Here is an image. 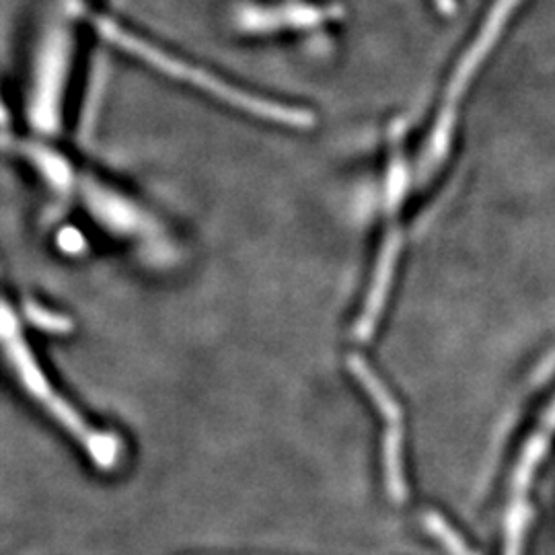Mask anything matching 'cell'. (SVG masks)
I'll return each mask as SVG.
<instances>
[{
	"instance_id": "cell-8",
	"label": "cell",
	"mask_w": 555,
	"mask_h": 555,
	"mask_svg": "<svg viewBox=\"0 0 555 555\" xmlns=\"http://www.w3.org/2000/svg\"><path fill=\"white\" fill-rule=\"evenodd\" d=\"M66 243H62V247L66 249V251H70V254H75V251H80L82 249V245H85V241L80 235H77L75 231H68L66 233Z\"/></svg>"
},
{
	"instance_id": "cell-5",
	"label": "cell",
	"mask_w": 555,
	"mask_h": 555,
	"mask_svg": "<svg viewBox=\"0 0 555 555\" xmlns=\"http://www.w3.org/2000/svg\"><path fill=\"white\" fill-rule=\"evenodd\" d=\"M518 4H520V0H496L494 2L488 20L483 21V25L479 29L476 43L469 48V52L465 54V59L461 60V64L456 68L455 77L451 82V91H449V100L455 101L463 93V89L467 87V82L479 68V64L490 54L492 46L496 43L504 25L508 23Z\"/></svg>"
},
{
	"instance_id": "cell-2",
	"label": "cell",
	"mask_w": 555,
	"mask_h": 555,
	"mask_svg": "<svg viewBox=\"0 0 555 555\" xmlns=\"http://www.w3.org/2000/svg\"><path fill=\"white\" fill-rule=\"evenodd\" d=\"M0 332H2L7 357L11 360L13 371L20 375L27 393L36 397L48 410V414H52L64 430H68L73 437L79 440L100 469H105V472L114 469L119 463V455H121L119 438L93 430V426H89L87 420L80 416L79 412L64 397H60L59 391H54V387L48 383L38 360L34 358L25 337L21 334L20 321L15 318V313L7 300L2 305Z\"/></svg>"
},
{
	"instance_id": "cell-7",
	"label": "cell",
	"mask_w": 555,
	"mask_h": 555,
	"mask_svg": "<svg viewBox=\"0 0 555 555\" xmlns=\"http://www.w3.org/2000/svg\"><path fill=\"white\" fill-rule=\"evenodd\" d=\"M424 522H426V527L430 529V533L438 537V539L447 545V550H449L451 554L474 555L467 550L465 541L456 535L455 531H453V527H451L442 516L437 515V513H430V515L424 516Z\"/></svg>"
},
{
	"instance_id": "cell-6",
	"label": "cell",
	"mask_w": 555,
	"mask_h": 555,
	"mask_svg": "<svg viewBox=\"0 0 555 555\" xmlns=\"http://www.w3.org/2000/svg\"><path fill=\"white\" fill-rule=\"evenodd\" d=\"M25 315L38 330L50 332V334H70L73 327H75L70 319L54 313V311H48L38 302H31V300L25 302Z\"/></svg>"
},
{
	"instance_id": "cell-4",
	"label": "cell",
	"mask_w": 555,
	"mask_h": 555,
	"mask_svg": "<svg viewBox=\"0 0 555 555\" xmlns=\"http://www.w3.org/2000/svg\"><path fill=\"white\" fill-rule=\"evenodd\" d=\"M350 371L357 377L358 383L364 387V391L371 397V401L377 405L383 420L387 422V430L383 437V472L385 483L391 500L403 502L408 494L405 474H403V414L397 403L396 397L385 387V383L375 375V371L369 366V362L358 354H352Z\"/></svg>"
},
{
	"instance_id": "cell-3",
	"label": "cell",
	"mask_w": 555,
	"mask_h": 555,
	"mask_svg": "<svg viewBox=\"0 0 555 555\" xmlns=\"http://www.w3.org/2000/svg\"><path fill=\"white\" fill-rule=\"evenodd\" d=\"M101 34L114 43H118L119 48H124L128 54H134L137 59L144 60L149 64H153L155 68L163 70L165 75L173 77V79L185 80L194 87H198L199 91L215 95L220 101L249 112L254 116L268 121H276V124H284V126H309L311 124V114L300 112L295 107H286V105H278L272 101H263L261 98H256L251 93H245L241 89L231 87L229 82L217 79L204 70H199L196 66L183 62V60L173 59L171 54H165L159 48H155L153 43H146L140 40L139 36L121 29L118 23L112 21H100Z\"/></svg>"
},
{
	"instance_id": "cell-1",
	"label": "cell",
	"mask_w": 555,
	"mask_h": 555,
	"mask_svg": "<svg viewBox=\"0 0 555 555\" xmlns=\"http://www.w3.org/2000/svg\"><path fill=\"white\" fill-rule=\"evenodd\" d=\"M554 447L555 385L545 399H541L511 459L504 481L500 555H525L533 525L537 479Z\"/></svg>"
},
{
	"instance_id": "cell-9",
	"label": "cell",
	"mask_w": 555,
	"mask_h": 555,
	"mask_svg": "<svg viewBox=\"0 0 555 555\" xmlns=\"http://www.w3.org/2000/svg\"><path fill=\"white\" fill-rule=\"evenodd\" d=\"M437 4L440 7V11H444V13L455 11V0H437Z\"/></svg>"
}]
</instances>
